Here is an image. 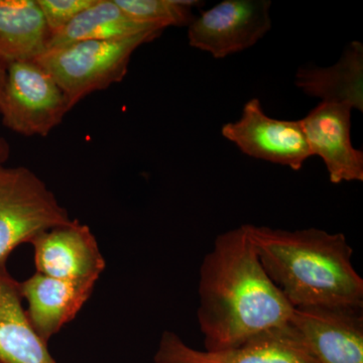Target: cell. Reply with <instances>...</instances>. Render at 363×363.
I'll use <instances>...</instances> for the list:
<instances>
[{
    "label": "cell",
    "mask_w": 363,
    "mask_h": 363,
    "mask_svg": "<svg viewBox=\"0 0 363 363\" xmlns=\"http://www.w3.org/2000/svg\"><path fill=\"white\" fill-rule=\"evenodd\" d=\"M351 111L346 105L321 102L300 119L312 156L323 160L333 184L363 181V152L351 142Z\"/></svg>",
    "instance_id": "cell-11"
},
{
    "label": "cell",
    "mask_w": 363,
    "mask_h": 363,
    "mask_svg": "<svg viewBox=\"0 0 363 363\" xmlns=\"http://www.w3.org/2000/svg\"><path fill=\"white\" fill-rule=\"evenodd\" d=\"M9 156V147L6 140L0 138V164H4Z\"/></svg>",
    "instance_id": "cell-19"
},
{
    "label": "cell",
    "mask_w": 363,
    "mask_h": 363,
    "mask_svg": "<svg viewBox=\"0 0 363 363\" xmlns=\"http://www.w3.org/2000/svg\"><path fill=\"white\" fill-rule=\"evenodd\" d=\"M245 226L267 276L294 308L363 307V279L344 234Z\"/></svg>",
    "instance_id": "cell-2"
},
{
    "label": "cell",
    "mask_w": 363,
    "mask_h": 363,
    "mask_svg": "<svg viewBox=\"0 0 363 363\" xmlns=\"http://www.w3.org/2000/svg\"><path fill=\"white\" fill-rule=\"evenodd\" d=\"M72 219L54 193L26 167L0 164V264L16 247Z\"/></svg>",
    "instance_id": "cell-4"
},
{
    "label": "cell",
    "mask_w": 363,
    "mask_h": 363,
    "mask_svg": "<svg viewBox=\"0 0 363 363\" xmlns=\"http://www.w3.org/2000/svg\"><path fill=\"white\" fill-rule=\"evenodd\" d=\"M205 350H225L290 323L294 309L260 264L245 224L217 236L200 269Z\"/></svg>",
    "instance_id": "cell-1"
},
{
    "label": "cell",
    "mask_w": 363,
    "mask_h": 363,
    "mask_svg": "<svg viewBox=\"0 0 363 363\" xmlns=\"http://www.w3.org/2000/svg\"><path fill=\"white\" fill-rule=\"evenodd\" d=\"M269 0H223L195 16L189 45L216 59L245 51L272 28Z\"/></svg>",
    "instance_id": "cell-6"
},
{
    "label": "cell",
    "mask_w": 363,
    "mask_h": 363,
    "mask_svg": "<svg viewBox=\"0 0 363 363\" xmlns=\"http://www.w3.org/2000/svg\"><path fill=\"white\" fill-rule=\"evenodd\" d=\"M20 281L0 264V363H59L23 309Z\"/></svg>",
    "instance_id": "cell-13"
},
{
    "label": "cell",
    "mask_w": 363,
    "mask_h": 363,
    "mask_svg": "<svg viewBox=\"0 0 363 363\" xmlns=\"http://www.w3.org/2000/svg\"><path fill=\"white\" fill-rule=\"evenodd\" d=\"M37 272L66 281H98L106 262L89 227L78 220L54 227L30 241Z\"/></svg>",
    "instance_id": "cell-10"
},
{
    "label": "cell",
    "mask_w": 363,
    "mask_h": 363,
    "mask_svg": "<svg viewBox=\"0 0 363 363\" xmlns=\"http://www.w3.org/2000/svg\"><path fill=\"white\" fill-rule=\"evenodd\" d=\"M6 69L0 66V102H1L2 95H4V85H6Z\"/></svg>",
    "instance_id": "cell-20"
},
{
    "label": "cell",
    "mask_w": 363,
    "mask_h": 363,
    "mask_svg": "<svg viewBox=\"0 0 363 363\" xmlns=\"http://www.w3.org/2000/svg\"><path fill=\"white\" fill-rule=\"evenodd\" d=\"M117 6L138 23L166 30L169 26H186L194 20L193 9L202 2L196 0H116Z\"/></svg>",
    "instance_id": "cell-17"
},
{
    "label": "cell",
    "mask_w": 363,
    "mask_h": 363,
    "mask_svg": "<svg viewBox=\"0 0 363 363\" xmlns=\"http://www.w3.org/2000/svg\"><path fill=\"white\" fill-rule=\"evenodd\" d=\"M290 324L315 363H363L362 308H295Z\"/></svg>",
    "instance_id": "cell-9"
},
{
    "label": "cell",
    "mask_w": 363,
    "mask_h": 363,
    "mask_svg": "<svg viewBox=\"0 0 363 363\" xmlns=\"http://www.w3.org/2000/svg\"><path fill=\"white\" fill-rule=\"evenodd\" d=\"M51 37L68 26L95 0H37Z\"/></svg>",
    "instance_id": "cell-18"
},
{
    "label": "cell",
    "mask_w": 363,
    "mask_h": 363,
    "mask_svg": "<svg viewBox=\"0 0 363 363\" xmlns=\"http://www.w3.org/2000/svg\"><path fill=\"white\" fill-rule=\"evenodd\" d=\"M296 86L321 102L346 105L363 111V45L350 43L333 66L298 69Z\"/></svg>",
    "instance_id": "cell-14"
},
{
    "label": "cell",
    "mask_w": 363,
    "mask_h": 363,
    "mask_svg": "<svg viewBox=\"0 0 363 363\" xmlns=\"http://www.w3.org/2000/svg\"><path fill=\"white\" fill-rule=\"evenodd\" d=\"M162 30L130 18L116 0H95L94 4L50 39L48 51L85 40L128 39L142 33Z\"/></svg>",
    "instance_id": "cell-16"
},
{
    "label": "cell",
    "mask_w": 363,
    "mask_h": 363,
    "mask_svg": "<svg viewBox=\"0 0 363 363\" xmlns=\"http://www.w3.org/2000/svg\"><path fill=\"white\" fill-rule=\"evenodd\" d=\"M162 33L152 30L128 39L74 43L49 50L35 61L55 79L71 111L88 95L123 81L133 52Z\"/></svg>",
    "instance_id": "cell-3"
},
{
    "label": "cell",
    "mask_w": 363,
    "mask_h": 363,
    "mask_svg": "<svg viewBox=\"0 0 363 363\" xmlns=\"http://www.w3.org/2000/svg\"><path fill=\"white\" fill-rule=\"evenodd\" d=\"M50 39L37 0H0V66L35 61L48 51Z\"/></svg>",
    "instance_id": "cell-15"
},
{
    "label": "cell",
    "mask_w": 363,
    "mask_h": 363,
    "mask_svg": "<svg viewBox=\"0 0 363 363\" xmlns=\"http://www.w3.org/2000/svg\"><path fill=\"white\" fill-rule=\"evenodd\" d=\"M97 281H66L35 272L20 283L33 328L45 343L70 323L89 300Z\"/></svg>",
    "instance_id": "cell-12"
},
{
    "label": "cell",
    "mask_w": 363,
    "mask_h": 363,
    "mask_svg": "<svg viewBox=\"0 0 363 363\" xmlns=\"http://www.w3.org/2000/svg\"><path fill=\"white\" fill-rule=\"evenodd\" d=\"M68 111L63 91L37 61L7 67L0 116L9 130L21 135L47 136Z\"/></svg>",
    "instance_id": "cell-5"
},
{
    "label": "cell",
    "mask_w": 363,
    "mask_h": 363,
    "mask_svg": "<svg viewBox=\"0 0 363 363\" xmlns=\"http://www.w3.org/2000/svg\"><path fill=\"white\" fill-rule=\"evenodd\" d=\"M155 363H315L289 323L225 350H197L171 331L162 333Z\"/></svg>",
    "instance_id": "cell-8"
},
{
    "label": "cell",
    "mask_w": 363,
    "mask_h": 363,
    "mask_svg": "<svg viewBox=\"0 0 363 363\" xmlns=\"http://www.w3.org/2000/svg\"><path fill=\"white\" fill-rule=\"evenodd\" d=\"M221 133L247 156L294 171L302 169L313 157L301 121L267 116L257 98L245 104L238 121L224 124Z\"/></svg>",
    "instance_id": "cell-7"
}]
</instances>
